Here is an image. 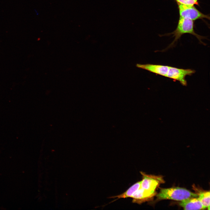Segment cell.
<instances>
[{
  "mask_svg": "<svg viewBox=\"0 0 210 210\" xmlns=\"http://www.w3.org/2000/svg\"><path fill=\"white\" fill-rule=\"evenodd\" d=\"M186 34H190L195 36L201 43L204 45H206L202 41V39L205 38V37L197 34L195 32L193 21L189 19L180 17L176 29L173 32L166 34V35L172 34L173 37H174L173 41L166 49H168L174 46L176 43L181 36Z\"/></svg>",
  "mask_w": 210,
  "mask_h": 210,
  "instance_id": "obj_1",
  "label": "cell"
},
{
  "mask_svg": "<svg viewBox=\"0 0 210 210\" xmlns=\"http://www.w3.org/2000/svg\"><path fill=\"white\" fill-rule=\"evenodd\" d=\"M157 197L159 200L169 199L180 201L190 198L197 197L198 195L186 188L174 187L161 189Z\"/></svg>",
  "mask_w": 210,
  "mask_h": 210,
  "instance_id": "obj_2",
  "label": "cell"
},
{
  "mask_svg": "<svg viewBox=\"0 0 210 210\" xmlns=\"http://www.w3.org/2000/svg\"><path fill=\"white\" fill-rule=\"evenodd\" d=\"M180 17L187 18L193 21L199 19H209V15H205L198 10L194 5H187L177 3Z\"/></svg>",
  "mask_w": 210,
  "mask_h": 210,
  "instance_id": "obj_3",
  "label": "cell"
},
{
  "mask_svg": "<svg viewBox=\"0 0 210 210\" xmlns=\"http://www.w3.org/2000/svg\"><path fill=\"white\" fill-rule=\"evenodd\" d=\"M195 72V71L193 69L179 68L169 66L166 77L178 81L183 86H186L187 83L186 77L187 76H191Z\"/></svg>",
  "mask_w": 210,
  "mask_h": 210,
  "instance_id": "obj_4",
  "label": "cell"
},
{
  "mask_svg": "<svg viewBox=\"0 0 210 210\" xmlns=\"http://www.w3.org/2000/svg\"><path fill=\"white\" fill-rule=\"evenodd\" d=\"M142 176L141 187L143 189L153 193L155 194V190L161 183L164 182L161 176L148 175L142 172H140Z\"/></svg>",
  "mask_w": 210,
  "mask_h": 210,
  "instance_id": "obj_5",
  "label": "cell"
},
{
  "mask_svg": "<svg viewBox=\"0 0 210 210\" xmlns=\"http://www.w3.org/2000/svg\"><path fill=\"white\" fill-rule=\"evenodd\" d=\"M136 66L156 74L166 77L169 66L150 64H137L136 65Z\"/></svg>",
  "mask_w": 210,
  "mask_h": 210,
  "instance_id": "obj_6",
  "label": "cell"
},
{
  "mask_svg": "<svg viewBox=\"0 0 210 210\" xmlns=\"http://www.w3.org/2000/svg\"><path fill=\"white\" fill-rule=\"evenodd\" d=\"M178 204L185 210H202L205 209L198 197L189 198L180 201Z\"/></svg>",
  "mask_w": 210,
  "mask_h": 210,
  "instance_id": "obj_7",
  "label": "cell"
},
{
  "mask_svg": "<svg viewBox=\"0 0 210 210\" xmlns=\"http://www.w3.org/2000/svg\"><path fill=\"white\" fill-rule=\"evenodd\" d=\"M155 194L148 192L142 188L141 186L133 195L132 202L141 204L151 199Z\"/></svg>",
  "mask_w": 210,
  "mask_h": 210,
  "instance_id": "obj_8",
  "label": "cell"
},
{
  "mask_svg": "<svg viewBox=\"0 0 210 210\" xmlns=\"http://www.w3.org/2000/svg\"><path fill=\"white\" fill-rule=\"evenodd\" d=\"M192 187L204 207L205 208H208V209L210 210V191L200 189L194 185Z\"/></svg>",
  "mask_w": 210,
  "mask_h": 210,
  "instance_id": "obj_9",
  "label": "cell"
},
{
  "mask_svg": "<svg viewBox=\"0 0 210 210\" xmlns=\"http://www.w3.org/2000/svg\"><path fill=\"white\" fill-rule=\"evenodd\" d=\"M141 181H138L132 185L128 189L123 193L118 195L111 196L110 198H117V199L120 198H127L131 197L134 193L140 187Z\"/></svg>",
  "mask_w": 210,
  "mask_h": 210,
  "instance_id": "obj_10",
  "label": "cell"
},
{
  "mask_svg": "<svg viewBox=\"0 0 210 210\" xmlns=\"http://www.w3.org/2000/svg\"><path fill=\"white\" fill-rule=\"evenodd\" d=\"M176 1L177 3L183 4L185 3L186 0H176Z\"/></svg>",
  "mask_w": 210,
  "mask_h": 210,
  "instance_id": "obj_11",
  "label": "cell"
}]
</instances>
